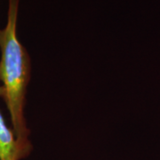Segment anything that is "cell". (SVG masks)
<instances>
[{
  "instance_id": "6da1fadb",
  "label": "cell",
  "mask_w": 160,
  "mask_h": 160,
  "mask_svg": "<svg viewBox=\"0 0 160 160\" xmlns=\"http://www.w3.org/2000/svg\"><path fill=\"white\" fill-rule=\"evenodd\" d=\"M21 0H8L7 22L0 29V81L1 97L10 113L12 132L26 158L32 150L24 107L30 79V58L17 37V22Z\"/></svg>"
},
{
  "instance_id": "7a4b0ae2",
  "label": "cell",
  "mask_w": 160,
  "mask_h": 160,
  "mask_svg": "<svg viewBox=\"0 0 160 160\" xmlns=\"http://www.w3.org/2000/svg\"><path fill=\"white\" fill-rule=\"evenodd\" d=\"M2 88L0 86V96ZM26 158L17 142L14 132L11 131L0 112V160H22Z\"/></svg>"
}]
</instances>
